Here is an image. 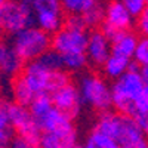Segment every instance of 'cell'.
I'll use <instances>...</instances> for the list:
<instances>
[{"label": "cell", "instance_id": "6da1fadb", "mask_svg": "<svg viewBox=\"0 0 148 148\" xmlns=\"http://www.w3.org/2000/svg\"><path fill=\"white\" fill-rule=\"evenodd\" d=\"M21 76L25 79L30 88L36 95H51L58 88L70 83L68 74L64 70H52L46 67L42 61L37 58L28 61V64L24 67Z\"/></svg>", "mask_w": 148, "mask_h": 148}, {"label": "cell", "instance_id": "7a4b0ae2", "mask_svg": "<svg viewBox=\"0 0 148 148\" xmlns=\"http://www.w3.org/2000/svg\"><path fill=\"white\" fill-rule=\"evenodd\" d=\"M144 79L141 70H127L123 76L114 80L111 84L113 107L121 114H129L133 111L135 99L144 89Z\"/></svg>", "mask_w": 148, "mask_h": 148}, {"label": "cell", "instance_id": "3957f363", "mask_svg": "<svg viewBox=\"0 0 148 148\" xmlns=\"http://www.w3.org/2000/svg\"><path fill=\"white\" fill-rule=\"evenodd\" d=\"M10 46L18 52L24 61H33L40 58L49 47H52V39L47 31L37 27H25L21 31L12 34Z\"/></svg>", "mask_w": 148, "mask_h": 148}, {"label": "cell", "instance_id": "277c9868", "mask_svg": "<svg viewBox=\"0 0 148 148\" xmlns=\"http://www.w3.org/2000/svg\"><path fill=\"white\" fill-rule=\"evenodd\" d=\"M36 22L31 0H6L0 3V25L6 34H15Z\"/></svg>", "mask_w": 148, "mask_h": 148}, {"label": "cell", "instance_id": "5b68a950", "mask_svg": "<svg viewBox=\"0 0 148 148\" xmlns=\"http://www.w3.org/2000/svg\"><path fill=\"white\" fill-rule=\"evenodd\" d=\"M79 92L82 102L96 111H108L113 107L111 86L104 79L95 74H84L79 79Z\"/></svg>", "mask_w": 148, "mask_h": 148}, {"label": "cell", "instance_id": "8992f818", "mask_svg": "<svg viewBox=\"0 0 148 148\" xmlns=\"http://www.w3.org/2000/svg\"><path fill=\"white\" fill-rule=\"evenodd\" d=\"M36 24L49 34H55L62 28V0H31Z\"/></svg>", "mask_w": 148, "mask_h": 148}, {"label": "cell", "instance_id": "52a82bcc", "mask_svg": "<svg viewBox=\"0 0 148 148\" xmlns=\"http://www.w3.org/2000/svg\"><path fill=\"white\" fill-rule=\"evenodd\" d=\"M133 15L127 10V8L123 5L120 0H113L105 8V19L102 22V31L110 37V40L121 31V30H130L133 24Z\"/></svg>", "mask_w": 148, "mask_h": 148}, {"label": "cell", "instance_id": "ba28073f", "mask_svg": "<svg viewBox=\"0 0 148 148\" xmlns=\"http://www.w3.org/2000/svg\"><path fill=\"white\" fill-rule=\"evenodd\" d=\"M116 141L121 148H147L148 136L129 114H121L116 133Z\"/></svg>", "mask_w": 148, "mask_h": 148}, {"label": "cell", "instance_id": "9c48e42d", "mask_svg": "<svg viewBox=\"0 0 148 148\" xmlns=\"http://www.w3.org/2000/svg\"><path fill=\"white\" fill-rule=\"evenodd\" d=\"M89 42V34L86 30H74L64 27L56 31L52 37V47L61 53L86 52Z\"/></svg>", "mask_w": 148, "mask_h": 148}, {"label": "cell", "instance_id": "30bf717a", "mask_svg": "<svg viewBox=\"0 0 148 148\" xmlns=\"http://www.w3.org/2000/svg\"><path fill=\"white\" fill-rule=\"evenodd\" d=\"M52 96V101H53V105L64 111L65 114H68L71 119H76L80 113V104L82 102V98H80V92H79V88H76L74 84L71 83H67L64 86L58 88L56 90H53L51 93Z\"/></svg>", "mask_w": 148, "mask_h": 148}, {"label": "cell", "instance_id": "8fae6325", "mask_svg": "<svg viewBox=\"0 0 148 148\" xmlns=\"http://www.w3.org/2000/svg\"><path fill=\"white\" fill-rule=\"evenodd\" d=\"M113 53L111 51V40L102 30H93L89 34V42L86 47V55L89 62L96 67H102L108 56Z\"/></svg>", "mask_w": 148, "mask_h": 148}, {"label": "cell", "instance_id": "7c38bea8", "mask_svg": "<svg viewBox=\"0 0 148 148\" xmlns=\"http://www.w3.org/2000/svg\"><path fill=\"white\" fill-rule=\"evenodd\" d=\"M40 147L43 148H76L79 147V135L73 123L55 130L43 132Z\"/></svg>", "mask_w": 148, "mask_h": 148}, {"label": "cell", "instance_id": "4fadbf2b", "mask_svg": "<svg viewBox=\"0 0 148 148\" xmlns=\"http://www.w3.org/2000/svg\"><path fill=\"white\" fill-rule=\"evenodd\" d=\"M138 42L139 39L135 33H132L130 30H121L111 39V51L116 55L127 56L133 59Z\"/></svg>", "mask_w": 148, "mask_h": 148}, {"label": "cell", "instance_id": "5bb4252c", "mask_svg": "<svg viewBox=\"0 0 148 148\" xmlns=\"http://www.w3.org/2000/svg\"><path fill=\"white\" fill-rule=\"evenodd\" d=\"M22 64H24V59L18 55V52L12 46L8 45L0 46V67H2L3 76L16 77L24 70Z\"/></svg>", "mask_w": 148, "mask_h": 148}, {"label": "cell", "instance_id": "9a60e30c", "mask_svg": "<svg viewBox=\"0 0 148 148\" xmlns=\"http://www.w3.org/2000/svg\"><path fill=\"white\" fill-rule=\"evenodd\" d=\"M130 62H132V58L111 53L108 56V59L105 61V64L102 65L104 74H105L108 79L116 80V79H119L120 76H123V74L129 70Z\"/></svg>", "mask_w": 148, "mask_h": 148}, {"label": "cell", "instance_id": "2e32d148", "mask_svg": "<svg viewBox=\"0 0 148 148\" xmlns=\"http://www.w3.org/2000/svg\"><path fill=\"white\" fill-rule=\"evenodd\" d=\"M12 95H14V101H16L22 105H27V107H30L33 99L37 96L21 74L14 79V83H12Z\"/></svg>", "mask_w": 148, "mask_h": 148}, {"label": "cell", "instance_id": "e0dca14e", "mask_svg": "<svg viewBox=\"0 0 148 148\" xmlns=\"http://www.w3.org/2000/svg\"><path fill=\"white\" fill-rule=\"evenodd\" d=\"M55 105H53V101H52V96L43 93V95H37L33 99V102L30 104V111H31L34 120L37 123H40L49 114V111Z\"/></svg>", "mask_w": 148, "mask_h": 148}, {"label": "cell", "instance_id": "ac0fdd59", "mask_svg": "<svg viewBox=\"0 0 148 148\" xmlns=\"http://www.w3.org/2000/svg\"><path fill=\"white\" fill-rule=\"evenodd\" d=\"M84 147H88V148H117L119 144L113 136H110V135H107L102 130L95 127L88 135Z\"/></svg>", "mask_w": 148, "mask_h": 148}, {"label": "cell", "instance_id": "d6986e66", "mask_svg": "<svg viewBox=\"0 0 148 148\" xmlns=\"http://www.w3.org/2000/svg\"><path fill=\"white\" fill-rule=\"evenodd\" d=\"M64 59V70L68 71H82L89 62V58L86 52H73V53H62Z\"/></svg>", "mask_w": 148, "mask_h": 148}, {"label": "cell", "instance_id": "ffe728a7", "mask_svg": "<svg viewBox=\"0 0 148 148\" xmlns=\"http://www.w3.org/2000/svg\"><path fill=\"white\" fill-rule=\"evenodd\" d=\"M95 5H98V0H62V8L65 12L70 14H79L83 15L84 12L92 9Z\"/></svg>", "mask_w": 148, "mask_h": 148}, {"label": "cell", "instance_id": "44dd1931", "mask_svg": "<svg viewBox=\"0 0 148 148\" xmlns=\"http://www.w3.org/2000/svg\"><path fill=\"white\" fill-rule=\"evenodd\" d=\"M42 62L52 68V70H64V59H62V53L58 52L56 49H47V51L39 58Z\"/></svg>", "mask_w": 148, "mask_h": 148}, {"label": "cell", "instance_id": "7402d4cb", "mask_svg": "<svg viewBox=\"0 0 148 148\" xmlns=\"http://www.w3.org/2000/svg\"><path fill=\"white\" fill-rule=\"evenodd\" d=\"M83 18H84L86 24H88V27H96V25H99V24L104 22V19H105V9L98 3L92 9H89L88 12H84Z\"/></svg>", "mask_w": 148, "mask_h": 148}, {"label": "cell", "instance_id": "603a6c76", "mask_svg": "<svg viewBox=\"0 0 148 148\" xmlns=\"http://www.w3.org/2000/svg\"><path fill=\"white\" fill-rule=\"evenodd\" d=\"M133 59L141 67L148 65V37L142 36V39H139L136 51H135V55H133Z\"/></svg>", "mask_w": 148, "mask_h": 148}, {"label": "cell", "instance_id": "cb8c5ba5", "mask_svg": "<svg viewBox=\"0 0 148 148\" xmlns=\"http://www.w3.org/2000/svg\"><path fill=\"white\" fill-rule=\"evenodd\" d=\"M120 2L127 8V10L130 12L135 18L139 16L142 12L148 8L147 0H120Z\"/></svg>", "mask_w": 148, "mask_h": 148}, {"label": "cell", "instance_id": "d4e9b609", "mask_svg": "<svg viewBox=\"0 0 148 148\" xmlns=\"http://www.w3.org/2000/svg\"><path fill=\"white\" fill-rule=\"evenodd\" d=\"M65 27L74 28V30H86V28H88V24H86L83 15L70 14V16L65 19Z\"/></svg>", "mask_w": 148, "mask_h": 148}, {"label": "cell", "instance_id": "484cf974", "mask_svg": "<svg viewBox=\"0 0 148 148\" xmlns=\"http://www.w3.org/2000/svg\"><path fill=\"white\" fill-rule=\"evenodd\" d=\"M130 116L135 119V121L138 123V126L148 136V110H135Z\"/></svg>", "mask_w": 148, "mask_h": 148}, {"label": "cell", "instance_id": "4316f807", "mask_svg": "<svg viewBox=\"0 0 148 148\" xmlns=\"http://www.w3.org/2000/svg\"><path fill=\"white\" fill-rule=\"evenodd\" d=\"M135 110H148V86L147 84L144 86V89L139 92V95L136 96V99H135L133 111ZM133 111H132V113H133Z\"/></svg>", "mask_w": 148, "mask_h": 148}, {"label": "cell", "instance_id": "83f0119b", "mask_svg": "<svg viewBox=\"0 0 148 148\" xmlns=\"http://www.w3.org/2000/svg\"><path fill=\"white\" fill-rule=\"evenodd\" d=\"M136 28L142 36L148 37V8L139 16H136Z\"/></svg>", "mask_w": 148, "mask_h": 148}, {"label": "cell", "instance_id": "f1b7e54d", "mask_svg": "<svg viewBox=\"0 0 148 148\" xmlns=\"http://www.w3.org/2000/svg\"><path fill=\"white\" fill-rule=\"evenodd\" d=\"M141 74H142L144 83L148 86V65H144V67H141Z\"/></svg>", "mask_w": 148, "mask_h": 148}, {"label": "cell", "instance_id": "f546056e", "mask_svg": "<svg viewBox=\"0 0 148 148\" xmlns=\"http://www.w3.org/2000/svg\"><path fill=\"white\" fill-rule=\"evenodd\" d=\"M6 2V0H0V3H5Z\"/></svg>", "mask_w": 148, "mask_h": 148}, {"label": "cell", "instance_id": "4dcf8cb0", "mask_svg": "<svg viewBox=\"0 0 148 148\" xmlns=\"http://www.w3.org/2000/svg\"><path fill=\"white\" fill-rule=\"evenodd\" d=\"M147 5H148V0H147Z\"/></svg>", "mask_w": 148, "mask_h": 148}]
</instances>
